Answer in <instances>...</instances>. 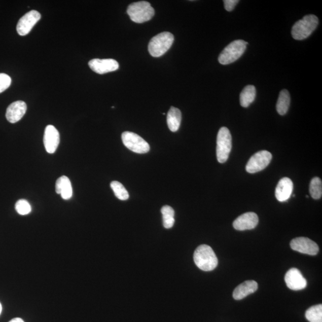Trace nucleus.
<instances>
[{
  "mask_svg": "<svg viewBox=\"0 0 322 322\" xmlns=\"http://www.w3.org/2000/svg\"><path fill=\"white\" fill-rule=\"evenodd\" d=\"M2 311V306L1 303H0V314H1Z\"/></svg>",
  "mask_w": 322,
  "mask_h": 322,
  "instance_id": "30",
  "label": "nucleus"
},
{
  "mask_svg": "<svg viewBox=\"0 0 322 322\" xmlns=\"http://www.w3.org/2000/svg\"><path fill=\"white\" fill-rule=\"evenodd\" d=\"M15 209L19 214L25 216L32 211L31 206L25 199H20L16 202Z\"/></svg>",
  "mask_w": 322,
  "mask_h": 322,
  "instance_id": "26",
  "label": "nucleus"
},
{
  "mask_svg": "<svg viewBox=\"0 0 322 322\" xmlns=\"http://www.w3.org/2000/svg\"><path fill=\"white\" fill-rule=\"evenodd\" d=\"M43 141L46 151L51 154L55 153L60 144V134L53 125H49L46 127Z\"/></svg>",
  "mask_w": 322,
  "mask_h": 322,
  "instance_id": "13",
  "label": "nucleus"
},
{
  "mask_svg": "<svg viewBox=\"0 0 322 322\" xmlns=\"http://www.w3.org/2000/svg\"><path fill=\"white\" fill-rule=\"evenodd\" d=\"M259 223V217L253 212H246L238 217L233 223V228L239 231L252 230Z\"/></svg>",
  "mask_w": 322,
  "mask_h": 322,
  "instance_id": "14",
  "label": "nucleus"
},
{
  "mask_svg": "<svg viewBox=\"0 0 322 322\" xmlns=\"http://www.w3.org/2000/svg\"><path fill=\"white\" fill-rule=\"evenodd\" d=\"M56 192L64 200L72 198L73 191L70 180L66 176H62L57 180L56 183Z\"/></svg>",
  "mask_w": 322,
  "mask_h": 322,
  "instance_id": "18",
  "label": "nucleus"
},
{
  "mask_svg": "<svg viewBox=\"0 0 322 322\" xmlns=\"http://www.w3.org/2000/svg\"><path fill=\"white\" fill-rule=\"evenodd\" d=\"M290 246L296 252L310 256L316 255L319 251L316 242L305 237L294 238L291 240Z\"/></svg>",
  "mask_w": 322,
  "mask_h": 322,
  "instance_id": "10",
  "label": "nucleus"
},
{
  "mask_svg": "<svg viewBox=\"0 0 322 322\" xmlns=\"http://www.w3.org/2000/svg\"><path fill=\"white\" fill-rule=\"evenodd\" d=\"M90 69L94 73L104 74L117 70L119 68V63L113 59H94L89 62Z\"/></svg>",
  "mask_w": 322,
  "mask_h": 322,
  "instance_id": "11",
  "label": "nucleus"
},
{
  "mask_svg": "<svg viewBox=\"0 0 322 322\" xmlns=\"http://www.w3.org/2000/svg\"><path fill=\"white\" fill-rule=\"evenodd\" d=\"M248 43L242 40L233 41L227 46L220 53L219 62L220 64L226 65L235 62L240 58L245 52Z\"/></svg>",
  "mask_w": 322,
  "mask_h": 322,
  "instance_id": "5",
  "label": "nucleus"
},
{
  "mask_svg": "<svg viewBox=\"0 0 322 322\" xmlns=\"http://www.w3.org/2000/svg\"><path fill=\"white\" fill-rule=\"evenodd\" d=\"M318 25L317 17L308 15L298 20L293 26L291 33L295 40H303L308 38Z\"/></svg>",
  "mask_w": 322,
  "mask_h": 322,
  "instance_id": "2",
  "label": "nucleus"
},
{
  "mask_svg": "<svg viewBox=\"0 0 322 322\" xmlns=\"http://www.w3.org/2000/svg\"><path fill=\"white\" fill-rule=\"evenodd\" d=\"M258 289V283L254 280H246L235 288L233 297L236 300H240L256 292Z\"/></svg>",
  "mask_w": 322,
  "mask_h": 322,
  "instance_id": "17",
  "label": "nucleus"
},
{
  "mask_svg": "<svg viewBox=\"0 0 322 322\" xmlns=\"http://www.w3.org/2000/svg\"><path fill=\"white\" fill-rule=\"evenodd\" d=\"M127 12L132 21L137 23L148 22L155 15V10L150 3L145 1L132 3Z\"/></svg>",
  "mask_w": 322,
  "mask_h": 322,
  "instance_id": "4",
  "label": "nucleus"
},
{
  "mask_svg": "<svg viewBox=\"0 0 322 322\" xmlns=\"http://www.w3.org/2000/svg\"><path fill=\"white\" fill-rule=\"evenodd\" d=\"M111 188L113 189L115 195L118 199L121 200V201H125L129 198V194L127 189L120 182L117 181L111 182Z\"/></svg>",
  "mask_w": 322,
  "mask_h": 322,
  "instance_id": "24",
  "label": "nucleus"
},
{
  "mask_svg": "<svg viewBox=\"0 0 322 322\" xmlns=\"http://www.w3.org/2000/svg\"><path fill=\"white\" fill-rule=\"evenodd\" d=\"M167 120L169 130L172 132L177 131L181 124V111L177 108L171 107L167 114Z\"/></svg>",
  "mask_w": 322,
  "mask_h": 322,
  "instance_id": "19",
  "label": "nucleus"
},
{
  "mask_svg": "<svg viewBox=\"0 0 322 322\" xmlns=\"http://www.w3.org/2000/svg\"><path fill=\"white\" fill-rule=\"evenodd\" d=\"M272 155L269 151H262L252 156L246 166V170L251 174L263 170L272 161Z\"/></svg>",
  "mask_w": 322,
  "mask_h": 322,
  "instance_id": "8",
  "label": "nucleus"
},
{
  "mask_svg": "<svg viewBox=\"0 0 322 322\" xmlns=\"http://www.w3.org/2000/svg\"><path fill=\"white\" fill-rule=\"evenodd\" d=\"M42 15L38 11L33 10L23 16L17 24V32L20 36L28 35L37 22L39 21Z\"/></svg>",
  "mask_w": 322,
  "mask_h": 322,
  "instance_id": "9",
  "label": "nucleus"
},
{
  "mask_svg": "<svg viewBox=\"0 0 322 322\" xmlns=\"http://www.w3.org/2000/svg\"><path fill=\"white\" fill-rule=\"evenodd\" d=\"M193 259L200 269L209 272L214 270L218 265V259L213 249L208 245H202L195 250Z\"/></svg>",
  "mask_w": 322,
  "mask_h": 322,
  "instance_id": "1",
  "label": "nucleus"
},
{
  "mask_svg": "<svg viewBox=\"0 0 322 322\" xmlns=\"http://www.w3.org/2000/svg\"><path fill=\"white\" fill-rule=\"evenodd\" d=\"M27 105L25 101L18 100L10 104L7 109L6 117L10 123L14 124L22 119L26 113Z\"/></svg>",
  "mask_w": 322,
  "mask_h": 322,
  "instance_id": "15",
  "label": "nucleus"
},
{
  "mask_svg": "<svg viewBox=\"0 0 322 322\" xmlns=\"http://www.w3.org/2000/svg\"><path fill=\"white\" fill-rule=\"evenodd\" d=\"M256 96V87L252 85L246 86L240 94V103L243 108H248Z\"/></svg>",
  "mask_w": 322,
  "mask_h": 322,
  "instance_id": "20",
  "label": "nucleus"
},
{
  "mask_svg": "<svg viewBox=\"0 0 322 322\" xmlns=\"http://www.w3.org/2000/svg\"><path fill=\"white\" fill-rule=\"evenodd\" d=\"M121 137L125 147L135 153L147 154L150 150V146L148 142L133 132L125 131L122 134Z\"/></svg>",
  "mask_w": 322,
  "mask_h": 322,
  "instance_id": "7",
  "label": "nucleus"
},
{
  "mask_svg": "<svg viewBox=\"0 0 322 322\" xmlns=\"http://www.w3.org/2000/svg\"><path fill=\"white\" fill-rule=\"evenodd\" d=\"M9 322H24V321L20 318H13V319L10 320Z\"/></svg>",
  "mask_w": 322,
  "mask_h": 322,
  "instance_id": "29",
  "label": "nucleus"
},
{
  "mask_svg": "<svg viewBox=\"0 0 322 322\" xmlns=\"http://www.w3.org/2000/svg\"><path fill=\"white\" fill-rule=\"evenodd\" d=\"M306 317L310 322H322V305L318 304L308 308Z\"/></svg>",
  "mask_w": 322,
  "mask_h": 322,
  "instance_id": "23",
  "label": "nucleus"
},
{
  "mask_svg": "<svg viewBox=\"0 0 322 322\" xmlns=\"http://www.w3.org/2000/svg\"><path fill=\"white\" fill-rule=\"evenodd\" d=\"M11 83V78L8 74L0 73V93L8 89Z\"/></svg>",
  "mask_w": 322,
  "mask_h": 322,
  "instance_id": "27",
  "label": "nucleus"
},
{
  "mask_svg": "<svg viewBox=\"0 0 322 322\" xmlns=\"http://www.w3.org/2000/svg\"><path fill=\"white\" fill-rule=\"evenodd\" d=\"M223 2L227 11L231 12L239 2L238 0H225Z\"/></svg>",
  "mask_w": 322,
  "mask_h": 322,
  "instance_id": "28",
  "label": "nucleus"
},
{
  "mask_svg": "<svg viewBox=\"0 0 322 322\" xmlns=\"http://www.w3.org/2000/svg\"><path fill=\"white\" fill-rule=\"evenodd\" d=\"M232 147V135L229 129L222 127L217 138V158L220 163L228 161Z\"/></svg>",
  "mask_w": 322,
  "mask_h": 322,
  "instance_id": "6",
  "label": "nucleus"
},
{
  "mask_svg": "<svg viewBox=\"0 0 322 322\" xmlns=\"http://www.w3.org/2000/svg\"><path fill=\"white\" fill-rule=\"evenodd\" d=\"M293 183L289 178L284 177L276 186L275 196L279 202H285L291 197L293 191Z\"/></svg>",
  "mask_w": 322,
  "mask_h": 322,
  "instance_id": "16",
  "label": "nucleus"
},
{
  "mask_svg": "<svg viewBox=\"0 0 322 322\" xmlns=\"http://www.w3.org/2000/svg\"><path fill=\"white\" fill-rule=\"evenodd\" d=\"M174 40L172 33L164 32L155 35L149 42L148 50L152 56L161 57L171 48Z\"/></svg>",
  "mask_w": 322,
  "mask_h": 322,
  "instance_id": "3",
  "label": "nucleus"
},
{
  "mask_svg": "<svg viewBox=\"0 0 322 322\" xmlns=\"http://www.w3.org/2000/svg\"><path fill=\"white\" fill-rule=\"evenodd\" d=\"M284 281L291 290H302L307 287L306 279L296 268H292L288 271L284 276Z\"/></svg>",
  "mask_w": 322,
  "mask_h": 322,
  "instance_id": "12",
  "label": "nucleus"
},
{
  "mask_svg": "<svg viewBox=\"0 0 322 322\" xmlns=\"http://www.w3.org/2000/svg\"><path fill=\"white\" fill-rule=\"evenodd\" d=\"M310 193L314 199H319L322 196V182L318 177H314L310 182Z\"/></svg>",
  "mask_w": 322,
  "mask_h": 322,
  "instance_id": "25",
  "label": "nucleus"
},
{
  "mask_svg": "<svg viewBox=\"0 0 322 322\" xmlns=\"http://www.w3.org/2000/svg\"><path fill=\"white\" fill-rule=\"evenodd\" d=\"M163 219V225L165 229H171L175 223V212L173 208L168 205L164 206L161 210Z\"/></svg>",
  "mask_w": 322,
  "mask_h": 322,
  "instance_id": "22",
  "label": "nucleus"
},
{
  "mask_svg": "<svg viewBox=\"0 0 322 322\" xmlns=\"http://www.w3.org/2000/svg\"><path fill=\"white\" fill-rule=\"evenodd\" d=\"M291 97L289 91L283 90L280 91L276 104L278 114L284 115L287 113L290 106Z\"/></svg>",
  "mask_w": 322,
  "mask_h": 322,
  "instance_id": "21",
  "label": "nucleus"
}]
</instances>
